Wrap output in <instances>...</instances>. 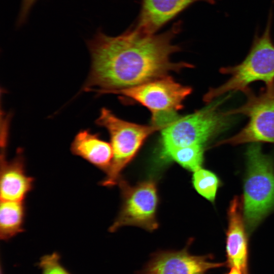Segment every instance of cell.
<instances>
[{
    "instance_id": "8992f818",
    "label": "cell",
    "mask_w": 274,
    "mask_h": 274,
    "mask_svg": "<svg viewBox=\"0 0 274 274\" xmlns=\"http://www.w3.org/2000/svg\"><path fill=\"white\" fill-rule=\"evenodd\" d=\"M192 90L167 75L110 93L121 95L146 107L151 113L152 124L164 127L178 116L177 112L183 108V102Z\"/></svg>"
},
{
    "instance_id": "5bb4252c",
    "label": "cell",
    "mask_w": 274,
    "mask_h": 274,
    "mask_svg": "<svg viewBox=\"0 0 274 274\" xmlns=\"http://www.w3.org/2000/svg\"><path fill=\"white\" fill-rule=\"evenodd\" d=\"M24 216L23 201L1 200V238L8 240L22 232Z\"/></svg>"
},
{
    "instance_id": "2e32d148",
    "label": "cell",
    "mask_w": 274,
    "mask_h": 274,
    "mask_svg": "<svg viewBox=\"0 0 274 274\" xmlns=\"http://www.w3.org/2000/svg\"><path fill=\"white\" fill-rule=\"evenodd\" d=\"M192 182L198 194L210 202H215L221 181L214 173L201 167L193 172Z\"/></svg>"
},
{
    "instance_id": "52a82bcc",
    "label": "cell",
    "mask_w": 274,
    "mask_h": 274,
    "mask_svg": "<svg viewBox=\"0 0 274 274\" xmlns=\"http://www.w3.org/2000/svg\"><path fill=\"white\" fill-rule=\"evenodd\" d=\"M243 93L247 97L242 106L225 112L229 116L243 115L247 124L238 133L219 142L216 146L245 143L274 144V82L256 94L249 87Z\"/></svg>"
},
{
    "instance_id": "e0dca14e",
    "label": "cell",
    "mask_w": 274,
    "mask_h": 274,
    "mask_svg": "<svg viewBox=\"0 0 274 274\" xmlns=\"http://www.w3.org/2000/svg\"><path fill=\"white\" fill-rule=\"evenodd\" d=\"M41 274H71L62 265L56 253L43 256L39 263Z\"/></svg>"
},
{
    "instance_id": "30bf717a",
    "label": "cell",
    "mask_w": 274,
    "mask_h": 274,
    "mask_svg": "<svg viewBox=\"0 0 274 274\" xmlns=\"http://www.w3.org/2000/svg\"><path fill=\"white\" fill-rule=\"evenodd\" d=\"M242 199L235 196L227 211L228 226L226 232V265L243 274H249V243L243 216Z\"/></svg>"
},
{
    "instance_id": "4fadbf2b",
    "label": "cell",
    "mask_w": 274,
    "mask_h": 274,
    "mask_svg": "<svg viewBox=\"0 0 274 274\" xmlns=\"http://www.w3.org/2000/svg\"><path fill=\"white\" fill-rule=\"evenodd\" d=\"M74 155L80 156L106 174L108 172L113 159V152L111 143L100 138L98 133L89 130L80 131L71 146Z\"/></svg>"
},
{
    "instance_id": "d6986e66",
    "label": "cell",
    "mask_w": 274,
    "mask_h": 274,
    "mask_svg": "<svg viewBox=\"0 0 274 274\" xmlns=\"http://www.w3.org/2000/svg\"><path fill=\"white\" fill-rule=\"evenodd\" d=\"M226 274H243L241 271L236 268H230V270Z\"/></svg>"
},
{
    "instance_id": "6da1fadb",
    "label": "cell",
    "mask_w": 274,
    "mask_h": 274,
    "mask_svg": "<svg viewBox=\"0 0 274 274\" xmlns=\"http://www.w3.org/2000/svg\"><path fill=\"white\" fill-rule=\"evenodd\" d=\"M181 28V22L178 21L162 33L147 35L133 26L115 37L98 28L86 41L91 65L82 90L110 93L192 67L187 62L170 59L181 50L173 43Z\"/></svg>"
},
{
    "instance_id": "8fae6325",
    "label": "cell",
    "mask_w": 274,
    "mask_h": 274,
    "mask_svg": "<svg viewBox=\"0 0 274 274\" xmlns=\"http://www.w3.org/2000/svg\"><path fill=\"white\" fill-rule=\"evenodd\" d=\"M217 0H142L136 23L141 32L153 35L182 11L195 2L215 4Z\"/></svg>"
},
{
    "instance_id": "277c9868",
    "label": "cell",
    "mask_w": 274,
    "mask_h": 274,
    "mask_svg": "<svg viewBox=\"0 0 274 274\" xmlns=\"http://www.w3.org/2000/svg\"><path fill=\"white\" fill-rule=\"evenodd\" d=\"M227 97L209 103L194 113L177 116L161 129L160 156L164 159L171 150L194 144L204 145L226 130L230 125L231 116L219 109Z\"/></svg>"
},
{
    "instance_id": "ac0fdd59",
    "label": "cell",
    "mask_w": 274,
    "mask_h": 274,
    "mask_svg": "<svg viewBox=\"0 0 274 274\" xmlns=\"http://www.w3.org/2000/svg\"><path fill=\"white\" fill-rule=\"evenodd\" d=\"M38 0H22L16 24L20 26L25 23L30 10Z\"/></svg>"
},
{
    "instance_id": "5b68a950",
    "label": "cell",
    "mask_w": 274,
    "mask_h": 274,
    "mask_svg": "<svg viewBox=\"0 0 274 274\" xmlns=\"http://www.w3.org/2000/svg\"><path fill=\"white\" fill-rule=\"evenodd\" d=\"M95 123L108 130L113 149L111 166L101 183L102 186L109 187L118 184L122 171L134 158L146 139L153 133L164 128L123 120L106 108L101 109Z\"/></svg>"
},
{
    "instance_id": "9c48e42d",
    "label": "cell",
    "mask_w": 274,
    "mask_h": 274,
    "mask_svg": "<svg viewBox=\"0 0 274 274\" xmlns=\"http://www.w3.org/2000/svg\"><path fill=\"white\" fill-rule=\"evenodd\" d=\"M193 239L190 238L180 250H158L136 274H208L212 269L222 267L226 262L212 261L211 254L195 255L189 252Z\"/></svg>"
},
{
    "instance_id": "9a60e30c",
    "label": "cell",
    "mask_w": 274,
    "mask_h": 274,
    "mask_svg": "<svg viewBox=\"0 0 274 274\" xmlns=\"http://www.w3.org/2000/svg\"><path fill=\"white\" fill-rule=\"evenodd\" d=\"M204 145L194 144L171 150L164 159L174 160L186 169L194 172L201 167L204 160Z\"/></svg>"
},
{
    "instance_id": "7c38bea8",
    "label": "cell",
    "mask_w": 274,
    "mask_h": 274,
    "mask_svg": "<svg viewBox=\"0 0 274 274\" xmlns=\"http://www.w3.org/2000/svg\"><path fill=\"white\" fill-rule=\"evenodd\" d=\"M1 156V200L23 201L32 190L33 179L25 173L24 158L20 149L10 161L5 157V150Z\"/></svg>"
},
{
    "instance_id": "7a4b0ae2",
    "label": "cell",
    "mask_w": 274,
    "mask_h": 274,
    "mask_svg": "<svg viewBox=\"0 0 274 274\" xmlns=\"http://www.w3.org/2000/svg\"><path fill=\"white\" fill-rule=\"evenodd\" d=\"M272 12L270 11L263 32L255 34L250 49L245 59L234 66L223 67L220 72L230 76L223 84L211 88L203 100L209 104L230 92H243L250 84L262 81L274 82V43L271 37Z\"/></svg>"
},
{
    "instance_id": "ba28073f",
    "label": "cell",
    "mask_w": 274,
    "mask_h": 274,
    "mask_svg": "<svg viewBox=\"0 0 274 274\" xmlns=\"http://www.w3.org/2000/svg\"><path fill=\"white\" fill-rule=\"evenodd\" d=\"M117 184L122 205L109 231L115 232L125 226H136L151 232L157 229L156 213L159 198L156 182L149 179L132 185L121 178Z\"/></svg>"
},
{
    "instance_id": "3957f363",
    "label": "cell",
    "mask_w": 274,
    "mask_h": 274,
    "mask_svg": "<svg viewBox=\"0 0 274 274\" xmlns=\"http://www.w3.org/2000/svg\"><path fill=\"white\" fill-rule=\"evenodd\" d=\"M247 171L242 198L247 230L252 232L274 210V164L259 143H252L246 153Z\"/></svg>"
}]
</instances>
